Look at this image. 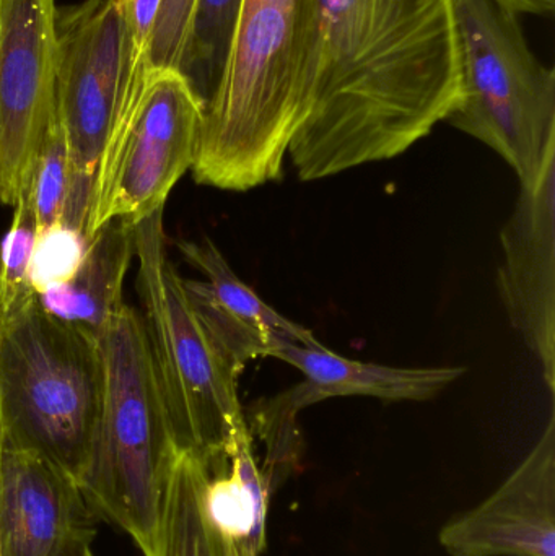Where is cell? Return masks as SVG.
Returning a JSON list of instances; mask_svg holds the SVG:
<instances>
[{
    "mask_svg": "<svg viewBox=\"0 0 555 556\" xmlns=\"http://www.w3.org/2000/svg\"><path fill=\"white\" fill-rule=\"evenodd\" d=\"M134 260V227L123 220L103 225L88 241L74 276L38 294L42 309L98 337L123 307V285Z\"/></svg>",
    "mask_w": 555,
    "mask_h": 556,
    "instance_id": "15",
    "label": "cell"
},
{
    "mask_svg": "<svg viewBox=\"0 0 555 556\" xmlns=\"http://www.w3.org/2000/svg\"><path fill=\"white\" fill-rule=\"evenodd\" d=\"M499 293L508 320L543 366L555 392V159L537 185L521 186L501 233Z\"/></svg>",
    "mask_w": 555,
    "mask_h": 556,
    "instance_id": "10",
    "label": "cell"
},
{
    "mask_svg": "<svg viewBox=\"0 0 555 556\" xmlns=\"http://www.w3.org/2000/svg\"><path fill=\"white\" fill-rule=\"evenodd\" d=\"M504 9L510 10L515 15L530 13L538 16H553L555 0H494Z\"/></svg>",
    "mask_w": 555,
    "mask_h": 556,
    "instance_id": "23",
    "label": "cell"
},
{
    "mask_svg": "<svg viewBox=\"0 0 555 556\" xmlns=\"http://www.w3.org/2000/svg\"><path fill=\"white\" fill-rule=\"evenodd\" d=\"M312 0H241L234 38L205 103L195 182L244 192L282 176L310 104Z\"/></svg>",
    "mask_w": 555,
    "mask_h": 556,
    "instance_id": "2",
    "label": "cell"
},
{
    "mask_svg": "<svg viewBox=\"0 0 555 556\" xmlns=\"http://www.w3.org/2000/svg\"><path fill=\"white\" fill-rule=\"evenodd\" d=\"M450 556H555V415L524 463L439 534Z\"/></svg>",
    "mask_w": 555,
    "mask_h": 556,
    "instance_id": "11",
    "label": "cell"
},
{
    "mask_svg": "<svg viewBox=\"0 0 555 556\" xmlns=\"http://www.w3.org/2000/svg\"><path fill=\"white\" fill-rule=\"evenodd\" d=\"M38 230L28 185L13 205L12 224L0 244V316L15 313L38 298L31 287L33 251Z\"/></svg>",
    "mask_w": 555,
    "mask_h": 556,
    "instance_id": "19",
    "label": "cell"
},
{
    "mask_svg": "<svg viewBox=\"0 0 555 556\" xmlns=\"http://www.w3.org/2000/svg\"><path fill=\"white\" fill-rule=\"evenodd\" d=\"M71 182L67 139L58 113L46 132L33 168L29 194L38 217L39 230L59 224L64 215Z\"/></svg>",
    "mask_w": 555,
    "mask_h": 556,
    "instance_id": "20",
    "label": "cell"
},
{
    "mask_svg": "<svg viewBox=\"0 0 555 556\" xmlns=\"http://www.w3.org/2000/svg\"><path fill=\"white\" fill-rule=\"evenodd\" d=\"M134 257L140 314L176 446L201 459L209 473L218 472L250 431L238 397L241 372L189 303L185 278L166 253L163 208L134 227Z\"/></svg>",
    "mask_w": 555,
    "mask_h": 556,
    "instance_id": "4",
    "label": "cell"
},
{
    "mask_svg": "<svg viewBox=\"0 0 555 556\" xmlns=\"http://www.w3.org/2000/svg\"><path fill=\"white\" fill-rule=\"evenodd\" d=\"M179 253L207 280H185V290L212 339L243 372L248 363L273 355L283 343H319L312 330L269 306L234 273L214 241H179Z\"/></svg>",
    "mask_w": 555,
    "mask_h": 556,
    "instance_id": "13",
    "label": "cell"
},
{
    "mask_svg": "<svg viewBox=\"0 0 555 556\" xmlns=\"http://www.w3.org/2000/svg\"><path fill=\"white\" fill-rule=\"evenodd\" d=\"M97 521L77 480L0 446V556H75L90 548Z\"/></svg>",
    "mask_w": 555,
    "mask_h": 556,
    "instance_id": "12",
    "label": "cell"
},
{
    "mask_svg": "<svg viewBox=\"0 0 555 556\" xmlns=\"http://www.w3.org/2000/svg\"><path fill=\"white\" fill-rule=\"evenodd\" d=\"M103 401L81 492L93 515L126 532L143 556L162 528L179 456L156 382L142 314L123 304L98 336Z\"/></svg>",
    "mask_w": 555,
    "mask_h": 556,
    "instance_id": "3",
    "label": "cell"
},
{
    "mask_svg": "<svg viewBox=\"0 0 555 556\" xmlns=\"http://www.w3.org/2000/svg\"><path fill=\"white\" fill-rule=\"evenodd\" d=\"M462 98L445 123L502 156L534 186L555 159V72L528 45L518 15L494 0H453Z\"/></svg>",
    "mask_w": 555,
    "mask_h": 556,
    "instance_id": "6",
    "label": "cell"
},
{
    "mask_svg": "<svg viewBox=\"0 0 555 556\" xmlns=\"http://www.w3.org/2000/svg\"><path fill=\"white\" fill-rule=\"evenodd\" d=\"M192 7L194 0H162L150 46L152 68H178L191 22Z\"/></svg>",
    "mask_w": 555,
    "mask_h": 556,
    "instance_id": "22",
    "label": "cell"
},
{
    "mask_svg": "<svg viewBox=\"0 0 555 556\" xmlns=\"http://www.w3.org/2000/svg\"><path fill=\"white\" fill-rule=\"evenodd\" d=\"M55 25V113L71 156L61 222L85 233L94 172L130 91L152 68L150 49L130 28L126 0L59 7Z\"/></svg>",
    "mask_w": 555,
    "mask_h": 556,
    "instance_id": "7",
    "label": "cell"
},
{
    "mask_svg": "<svg viewBox=\"0 0 555 556\" xmlns=\"http://www.w3.org/2000/svg\"><path fill=\"white\" fill-rule=\"evenodd\" d=\"M241 0H194L178 71L204 103L227 61Z\"/></svg>",
    "mask_w": 555,
    "mask_h": 556,
    "instance_id": "18",
    "label": "cell"
},
{
    "mask_svg": "<svg viewBox=\"0 0 555 556\" xmlns=\"http://www.w3.org/2000/svg\"><path fill=\"white\" fill-rule=\"evenodd\" d=\"M207 480L209 470L201 459L179 453L169 479L162 528L149 556H218L205 515Z\"/></svg>",
    "mask_w": 555,
    "mask_h": 556,
    "instance_id": "17",
    "label": "cell"
},
{
    "mask_svg": "<svg viewBox=\"0 0 555 556\" xmlns=\"http://www.w3.org/2000/svg\"><path fill=\"white\" fill-rule=\"evenodd\" d=\"M87 247L84 231L62 222L38 230L31 261V287L36 296L74 276Z\"/></svg>",
    "mask_w": 555,
    "mask_h": 556,
    "instance_id": "21",
    "label": "cell"
},
{
    "mask_svg": "<svg viewBox=\"0 0 555 556\" xmlns=\"http://www.w3.org/2000/svg\"><path fill=\"white\" fill-rule=\"evenodd\" d=\"M310 104L287 155L302 181L403 155L462 98L453 0H312Z\"/></svg>",
    "mask_w": 555,
    "mask_h": 556,
    "instance_id": "1",
    "label": "cell"
},
{
    "mask_svg": "<svg viewBox=\"0 0 555 556\" xmlns=\"http://www.w3.org/2000/svg\"><path fill=\"white\" fill-rule=\"evenodd\" d=\"M55 0H0V204L28 188L55 116Z\"/></svg>",
    "mask_w": 555,
    "mask_h": 556,
    "instance_id": "9",
    "label": "cell"
},
{
    "mask_svg": "<svg viewBox=\"0 0 555 556\" xmlns=\"http://www.w3.org/2000/svg\"><path fill=\"white\" fill-rule=\"evenodd\" d=\"M270 492L260 464L251 457L207 480L205 515L218 556H261L267 544Z\"/></svg>",
    "mask_w": 555,
    "mask_h": 556,
    "instance_id": "16",
    "label": "cell"
},
{
    "mask_svg": "<svg viewBox=\"0 0 555 556\" xmlns=\"http://www.w3.org/2000/svg\"><path fill=\"white\" fill-rule=\"evenodd\" d=\"M75 556H94L93 552H91V548H85V551H81L80 554H77Z\"/></svg>",
    "mask_w": 555,
    "mask_h": 556,
    "instance_id": "24",
    "label": "cell"
},
{
    "mask_svg": "<svg viewBox=\"0 0 555 556\" xmlns=\"http://www.w3.org/2000/svg\"><path fill=\"white\" fill-rule=\"evenodd\" d=\"M205 103L178 68H150L130 91L94 172L85 237L113 220L136 227L165 207L198 159Z\"/></svg>",
    "mask_w": 555,
    "mask_h": 556,
    "instance_id": "8",
    "label": "cell"
},
{
    "mask_svg": "<svg viewBox=\"0 0 555 556\" xmlns=\"http://www.w3.org/2000/svg\"><path fill=\"white\" fill-rule=\"evenodd\" d=\"M103 401L98 337L42 309L0 316V446L45 457L81 483Z\"/></svg>",
    "mask_w": 555,
    "mask_h": 556,
    "instance_id": "5",
    "label": "cell"
},
{
    "mask_svg": "<svg viewBox=\"0 0 555 556\" xmlns=\"http://www.w3.org/2000/svg\"><path fill=\"white\" fill-rule=\"evenodd\" d=\"M270 358L295 366L303 375L300 384L263 399L267 407L290 418L328 399L375 397L384 402H424L445 391L462 378L463 366L437 368H396L378 363L345 358L331 350L316 345L283 343Z\"/></svg>",
    "mask_w": 555,
    "mask_h": 556,
    "instance_id": "14",
    "label": "cell"
}]
</instances>
